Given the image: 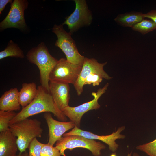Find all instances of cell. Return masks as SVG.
<instances>
[{"label": "cell", "instance_id": "obj_1", "mask_svg": "<svg viewBox=\"0 0 156 156\" xmlns=\"http://www.w3.org/2000/svg\"><path fill=\"white\" fill-rule=\"evenodd\" d=\"M37 94L33 101L17 113L9 122L10 125L42 112L52 113L61 121H66L67 117L58 108L50 93L46 92L41 85L37 87Z\"/></svg>", "mask_w": 156, "mask_h": 156}, {"label": "cell", "instance_id": "obj_2", "mask_svg": "<svg viewBox=\"0 0 156 156\" xmlns=\"http://www.w3.org/2000/svg\"><path fill=\"white\" fill-rule=\"evenodd\" d=\"M26 57L30 63L35 64L38 68L40 85L46 92L49 93V75L58 60L51 55L43 42L30 50Z\"/></svg>", "mask_w": 156, "mask_h": 156}, {"label": "cell", "instance_id": "obj_3", "mask_svg": "<svg viewBox=\"0 0 156 156\" xmlns=\"http://www.w3.org/2000/svg\"><path fill=\"white\" fill-rule=\"evenodd\" d=\"M40 121L28 118L17 122L9 126V129L17 138L19 153L26 151L32 140L41 137L43 132Z\"/></svg>", "mask_w": 156, "mask_h": 156}, {"label": "cell", "instance_id": "obj_4", "mask_svg": "<svg viewBox=\"0 0 156 156\" xmlns=\"http://www.w3.org/2000/svg\"><path fill=\"white\" fill-rule=\"evenodd\" d=\"M51 29L57 38L55 45L61 49L67 60L72 64L82 66L85 57L79 53L70 34L66 31L62 24H55Z\"/></svg>", "mask_w": 156, "mask_h": 156}, {"label": "cell", "instance_id": "obj_5", "mask_svg": "<svg viewBox=\"0 0 156 156\" xmlns=\"http://www.w3.org/2000/svg\"><path fill=\"white\" fill-rule=\"evenodd\" d=\"M55 146L63 156H66L65 153L66 149L71 151L75 148H78L88 150L94 156H100L101 151L106 148L105 145L100 142L77 135L62 137L57 141Z\"/></svg>", "mask_w": 156, "mask_h": 156}, {"label": "cell", "instance_id": "obj_6", "mask_svg": "<svg viewBox=\"0 0 156 156\" xmlns=\"http://www.w3.org/2000/svg\"><path fill=\"white\" fill-rule=\"evenodd\" d=\"M82 66L72 64L66 59L61 58L58 60L50 74L49 81L74 85L79 77Z\"/></svg>", "mask_w": 156, "mask_h": 156}, {"label": "cell", "instance_id": "obj_7", "mask_svg": "<svg viewBox=\"0 0 156 156\" xmlns=\"http://www.w3.org/2000/svg\"><path fill=\"white\" fill-rule=\"evenodd\" d=\"M75 8L74 12L66 18L62 25H66L70 30L69 33L72 35L80 28L89 26L91 24L92 14L89 9L85 0H74Z\"/></svg>", "mask_w": 156, "mask_h": 156}, {"label": "cell", "instance_id": "obj_8", "mask_svg": "<svg viewBox=\"0 0 156 156\" xmlns=\"http://www.w3.org/2000/svg\"><path fill=\"white\" fill-rule=\"evenodd\" d=\"M109 83H107L102 88L98 89L96 92H92L91 94L93 99L91 101L75 107L68 105L64 108L62 111L64 115L73 122L75 126L80 128L81 119L83 115L90 110H97L100 107L98 100L101 96L106 92Z\"/></svg>", "mask_w": 156, "mask_h": 156}, {"label": "cell", "instance_id": "obj_9", "mask_svg": "<svg viewBox=\"0 0 156 156\" xmlns=\"http://www.w3.org/2000/svg\"><path fill=\"white\" fill-rule=\"evenodd\" d=\"M26 0H14L11 3L10 8L5 18L0 23L1 30L10 28L24 29L27 27L24 11L28 6Z\"/></svg>", "mask_w": 156, "mask_h": 156}, {"label": "cell", "instance_id": "obj_10", "mask_svg": "<svg viewBox=\"0 0 156 156\" xmlns=\"http://www.w3.org/2000/svg\"><path fill=\"white\" fill-rule=\"evenodd\" d=\"M107 63V62L99 63L94 58L85 57L81 70L76 82L73 85L78 96L80 95L82 93L85 80L91 73H99L102 75L104 78L107 80H109L112 78L103 69V67Z\"/></svg>", "mask_w": 156, "mask_h": 156}, {"label": "cell", "instance_id": "obj_11", "mask_svg": "<svg viewBox=\"0 0 156 156\" xmlns=\"http://www.w3.org/2000/svg\"><path fill=\"white\" fill-rule=\"evenodd\" d=\"M125 129V126H122L119 127L116 131L111 134L106 135H99L90 131L82 130L75 126L70 132L65 133L63 136L77 135L89 139L99 140L107 144L109 146V150L114 153L117 150L119 146V145L116 142V140L118 139H124L125 137V135L120 134Z\"/></svg>", "mask_w": 156, "mask_h": 156}, {"label": "cell", "instance_id": "obj_12", "mask_svg": "<svg viewBox=\"0 0 156 156\" xmlns=\"http://www.w3.org/2000/svg\"><path fill=\"white\" fill-rule=\"evenodd\" d=\"M44 117L49 129V138L48 143L52 146L61 138L65 132L73 129L75 126V123L71 121H60L54 119L50 112L44 113Z\"/></svg>", "mask_w": 156, "mask_h": 156}, {"label": "cell", "instance_id": "obj_13", "mask_svg": "<svg viewBox=\"0 0 156 156\" xmlns=\"http://www.w3.org/2000/svg\"><path fill=\"white\" fill-rule=\"evenodd\" d=\"M49 93L58 108L61 111L68 105L70 96L69 84L49 82Z\"/></svg>", "mask_w": 156, "mask_h": 156}, {"label": "cell", "instance_id": "obj_14", "mask_svg": "<svg viewBox=\"0 0 156 156\" xmlns=\"http://www.w3.org/2000/svg\"><path fill=\"white\" fill-rule=\"evenodd\" d=\"M17 138L9 129L0 133V156H16Z\"/></svg>", "mask_w": 156, "mask_h": 156}, {"label": "cell", "instance_id": "obj_15", "mask_svg": "<svg viewBox=\"0 0 156 156\" xmlns=\"http://www.w3.org/2000/svg\"><path fill=\"white\" fill-rule=\"evenodd\" d=\"M19 92L16 88H12L5 91L0 98V110L17 111L21 109Z\"/></svg>", "mask_w": 156, "mask_h": 156}, {"label": "cell", "instance_id": "obj_16", "mask_svg": "<svg viewBox=\"0 0 156 156\" xmlns=\"http://www.w3.org/2000/svg\"><path fill=\"white\" fill-rule=\"evenodd\" d=\"M37 87L34 82L24 83L19 92V102L22 108L30 103L36 97Z\"/></svg>", "mask_w": 156, "mask_h": 156}, {"label": "cell", "instance_id": "obj_17", "mask_svg": "<svg viewBox=\"0 0 156 156\" xmlns=\"http://www.w3.org/2000/svg\"><path fill=\"white\" fill-rule=\"evenodd\" d=\"M143 14L141 12L132 11L118 15L114 21L119 25L131 28L143 19Z\"/></svg>", "mask_w": 156, "mask_h": 156}, {"label": "cell", "instance_id": "obj_18", "mask_svg": "<svg viewBox=\"0 0 156 156\" xmlns=\"http://www.w3.org/2000/svg\"><path fill=\"white\" fill-rule=\"evenodd\" d=\"M8 57L23 58L25 55L23 51L18 45L10 40L3 50L0 52V59Z\"/></svg>", "mask_w": 156, "mask_h": 156}, {"label": "cell", "instance_id": "obj_19", "mask_svg": "<svg viewBox=\"0 0 156 156\" xmlns=\"http://www.w3.org/2000/svg\"><path fill=\"white\" fill-rule=\"evenodd\" d=\"M133 30L145 34L156 29V23L151 20L143 19L131 27Z\"/></svg>", "mask_w": 156, "mask_h": 156}, {"label": "cell", "instance_id": "obj_20", "mask_svg": "<svg viewBox=\"0 0 156 156\" xmlns=\"http://www.w3.org/2000/svg\"><path fill=\"white\" fill-rule=\"evenodd\" d=\"M17 113L14 111L0 110V132L9 129V122L17 115Z\"/></svg>", "mask_w": 156, "mask_h": 156}, {"label": "cell", "instance_id": "obj_21", "mask_svg": "<svg viewBox=\"0 0 156 156\" xmlns=\"http://www.w3.org/2000/svg\"><path fill=\"white\" fill-rule=\"evenodd\" d=\"M136 148L149 156H156V138L150 142L138 146Z\"/></svg>", "mask_w": 156, "mask_h": 156}, {"label": "cell", "instance_id": "obj_22", "mask_svg": "<svg viewBox=\"0 0 156 156\" xmlns=\"http://www.w3.org/2000/svg\"><path fill=\"white\" fill-rule=\"evenodd\" d=\"M43 144L39 142L36 138L33 139L28 147L29 149L28 156H40Z\"/></svg>", "mask_w": 156, "mask_h": 156}, {"label": "cell", "instance_id": "obj_23", "mask_svg": "<svg viewBox=\"0 0 156 156\" xmlns=\"http://www.w3.org/2000/svg\"><path fill=\"white\" fill-rule=\"evenodd\" d=\"M59 150L49 143L43 144L40 156H61Z\"/></svg>", "mask_w": 156, "mask_h": 156}, {"label": "cell", "instance_id": "obj_24", "mask_svg": "<svg viewBox=\"0 0 156 156\" xmlns=\"http://www.w3.org/2000/svg\"><path fill=\"white\" fill-rule=\"evenodd\" d=\"M104 77L101 74L97 72L90 73L86 79L84 85L92 84L94 86H98L102 81Z\"/></svg>", "mask_w": 156, "mask_h": 156}, {"label": "cell", "instance_id": "obj_25", "mask_svg": "<svg viewBox=\"0 0 156 156\" xmlns=\"http://www.w3.org/2000/svg\"><path fill=\"white\" fill-rule=\"evenodd\" d=\"M144 18H149L156 23V10H151L148 13L143 14Z\"/></svg>", "mask_w": 156, "mask_h": 156}, {"label": "cell", "instance_id": "obj_26", "mask_svg": "<svg viewBox=\"0 0 156 156\" xmlns=\"http://www.w3.org/2000/svg\"><path fill=\"white\" fill-rule=\"evenodd\" d=\"M11 0H0V14H1L2 12L4 9L5 6L8 3H12Z\"/></svg>", "mask_w": 156, "mask_h": 156}, {"label": "cell", "instance_id": "obj_27", "mask_svg": "<svg viewBox=\"0 0 156 156\" xmlns=\"http://www.w3.org/2000/svg\"><path fill=\"white\" fill-rule=\"evenodd\" d=\"M16 156H28V153L26 151L21 153H19Z\"/></svg>", "mask_w": 156, "mask_h": 156}, {"label": "cell", "instance_id": "obj_28", "mask_svg": "<svg viewBox=\"0 0 156 156\" xmlns=\"http://www.w3.org/2000/svg\"><path fill=\"white\" fill-rule=\"evenodd\" d=\"M132 152H131L129 153H128L127 156H131ZM109 156H117L115 152L113 153L112 154Z\"/></svg>", "mask_w": 156, "mask_h": 156}, {"label": "cell", "instance_id": "obj_29", "mask_svg": "<svg viewBox=\"0 0 156 156\" xmlns=\"http://www.w3.org/2000/svg\"><path fill=\"white\" fill-rule=\"evenodd\" d=\"M132 156H140L137 153L134 152L133 153Z\"/></svg>", "mask_w": 156, "mask_h": 156}]
</instances>
